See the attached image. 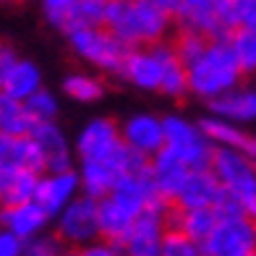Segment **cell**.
Wrapping results in <instances>:
<instances>
[{
  "instance_id": "cell-1",
  "label": "cell",
  "mask_w": 256,
  "mask_h": 256,
  "mask_svg": "<svg viewBox=\"0 0 256 256\" xmlns=\"http://www.w3.org/2000/svg\"><path fill=\"white\" fill-rule=\"evenodd\" d=\"M120 76L144 92H162L168 97H183L188 89V68L178 58L172 42H157L152 48H134Z\"/></svg>"
},
{
  "instance_id": "cell-2",
  "label": "cell",
  "mask_w": 256,
  "mask_h": 256,
  "mask_svg": "<svg viewBox=\"0 0 256 256\" xmlns=\"http://www.w3.org/2000/svg\"><path fill=\"white\" fill-rule=\"evenodd\" d=\"M172 21L176 18L149 0H110L104 29H110L128 48H152L165 42Z\"/></svg>"
},
{
  "instance_id": "cell-3",
  "label": "cell",
  "mask_w": 256,
  "mask_h": 256,
  "mask_svg": "<svg viewBox=\"0 0 256 256\" xmlns=\"http://www.w3.org/2000/svg\"><path fill=\"white\" fill-rule=\"evenodd\" d=\"M243 71L230 50L228 37L212 40L204 55L196 63L188 66V89L196 97L212 102L217 97L228 94V92L238 89Z\"/></svg>"
},
{
  "instance_id": "cell-4",
  "label": "cell",
  "mask_w": 256,
  "mask_h": 256,
  "mask_svg": "<svg viewBox=\"0 0 256 256\" xmlns=\"http://www.w3.org/2000/svg\"><path fill=\"white\" fill-rule=\"evenodd\" d=\"M68 42H71V50L81 60H86L89 66L100 68L104 74H118V76L134 50L104 26L74 29V32H68Z\"/></svg>"
},
{
  "instance_id": "cell-5",
  "label": "cell",
  "mask_w": 256,
  "mask_h": 256,
  "mask_svg": "<svg viewBox=\"0 0 256 256\" xmlns=\"http://www.w3.org/2000/svg\"><path fill=\"white\" fill-rule=\"evenodd\" d=\"M165 149L178 154L191 170L212 168L214 144L206 138L199 123H191L180 115H168L165 118Z\"/></svg>"
},
{
  "instance_id": "cell-6",
  "label": "cell",
  "mask_w": 256,
  "mask_h": 256,
  "mask_svg": "<svg viewBox=\"0 0 256 256\" xmlns=\"http://www.w3.org/2000/svg\"><path fill=\"white\" fill-rule=\"evenodd\" d=\"M55 236L68 246H89L100 240V199L81 194L55 217Z\"/></svg>"
},
{
  "instance_id": "cell-7",
  "label": "cell",
  "mask_w": 256,
  "mask_h": 256,
  "mask_svg": "<svg viewBox=\"0 0 256 256\" xmlns=\"http://www.w3.org/2000/svg\"><path fill=\"white\" fill-rule=\"evenodd\" d=\"M202 251L204 256H246L256 251V222L246 214L220 217Z\"/></svg>"
},
{
  "instance_id": "cell-8",
  "label": "cell",
  "mask_w": 256,
  "mask_h": 256,
  "mask_svg": "<svg viewBox=\"0 0 256 256\" xmlns=\"http://www.w3.org/2000/svg\"><path fill=\"white\" fill-rule=\"evenodd\" d=\"M170 209L172 206H152L138 214L120 243L123 256H160L162 240L170 228Z\"/></svg>"
},
{
  "instance_id": "cell-9",
  "label": "cell",
  "mask_w": 256,
  "mask_h": 256,
  "mask_svg": "<svg viewBox=\"0 0 256 256\" xmlns=\"http://www.w3.org/2000/svg\"><path fill=\"white\" fill-rule=\"evenodd\" d=\"M212 170L217 180L222 183V188L230 191L236 199L256 183V160L238 152V149L217 146L212 157Z\"/></svg>"
},
{
  "instance_id": "cell-10",
  "label": "cell",
  "mask_w": 256,
  "mask_h": 256,
  "mask_svg": "<svg viewBox=\"0 0 256 256\" xmlns=\"http://www.w3.org/2000/svg\"><path fill=\"white\" fill-rule=\"evenodd\" d=\"M78 191H81L78 170L71 168V170H60V172H42L34 202L50 217H58L78 196Z\"/></svg>"
},
{
  "instance_id": "cell-11",
  "label": "cell",
  "mask_w": 256,
  "mask_h": 256,
  "mask_svg": "<svg viewBox=\"0 0 256 256\" xmlns=\"http://www.w3.org/2000/svg\"><path fill=\"white\" fill-rule=\"evenodd\" d=\"M123 144V134L110 118L89 120L76 136V154L81 160H104L112 157Z\"/></svg>"
},
{
  "instance_id": "cell-12",
  "label": "cell",
  "mask_w": 256,
  "mask_h": 256,
  "mask_svg": "<svg viewBox=\"0 0 256 256\" xmlns=\"http://www.w3.org/2000/svg\"><path fill=\"white\" fill-rule=\"evenodd\" d=\"M120 134L128 146L142 152L149 160L165 149V118H157V115H149V112L131 115L120 126Z\"/></svg>"
},
{
  "instance_id": "cell-13",
  "label": "cell",
  "mask_w": 256,
  "mask_h": 256,
  "mask_svg": "<svg viewBox=\"0 0 256 256\" xmlns=\"http://www.w3.org/2000/svg\"><path fill=\"white\" fill-rule=\"evenodd\" d=\"M222 183L217 180L214 170L212 168H202V170H191L188 178H186L183 188L176 196V204L178 209H206V206H214L222 196Z\"/></svg>"
},
{
  "instance_id": "cell-14",
  "label": "cell",
  "mask_w": 256,
  "mask_h": 256,
  "mask_svg": "<svg viewBox=\"0 0 256 256\" xmlns=\"http://www.w3.org/2000/svg\"><path fill=\"white\" fill-rule=\"evenodd\" d=\"M34 144L40 146L42 160H44V172H60V170H71V144L63 134V128L55 120L48 123H37L32 128Z\"/></svg>"
},
{
  "instance_id": "cell-15",
  "label": "cell",
  "mask_w": 256,
  "mask_h": 256,
  "mask_svg": "<svg viewBox=\"0 0 256 256\" xmlns=\"http://www.w3.org/2000/svg\"><path fill=\"white\" fill-rule=\"evenodd\" d=\"M78 178H81V191L86 196H92V199H104V196L112 194V188L123 178V170H120L115 154L104 157V160H81Z\"/></svg>"
},
{
  "instance_id": "cell-16",
  "label": "cell",
  "mask_w": 256,
  "mask_h": 256,
  "mask_svg": "<svg viewBox=\"0 0 256 256\" xmlns=\"http://www.w3.org/2000/svg\"><path fill=\"white\" fill-rule=\"evenodd\" d=\"M50 220L52 217L34 199L24 204H14V206H0V228L10 230L21 240H32V238L42 236Z\"/></svg>"
},
{
  "instance_id": "cell-17",
  "label": "cell",
  "mask_w": 256,
  "mask_h": 256,
  "mask_svg": "<svg viewBox=\"0 0 256 256\" xmlns=\"http://www.w3.org/2000/svg\"><path fill=\"white\" fill-rule=\"evenodd\" d=\"M149 172H152V180H154L162 199L176 204V196L183 188L191 168L186 165L178 154H172L170 149H162V152H157L152 160H149Z\"/></svg>"
},
{
  "instance_id": "cell-18",
  "label": "cell",
  "mask_w": 256,
  "mask_h": 256,
  "mask_svg": "<svg viewBox=\"0 0 256 256\" xmlns=\"http://www.w3.org/2000/svg\"><path fill=\"white\" fill-rule=\"evenodd\" d=\"M176 21H178L180 29L199 32V34H204V37H209V40L228 37L222 24H220L214 0H180Z\"/></svg>"
},
{
  "instance_id": "cell-19",
  "label": "cell",
  "mask_w": 256,
  "mask_h": 256,
  "mask_svg": "<svg viewBox=\"0 0 256 256\" xmlns=\"http://www.w3.org/2000/svg\"><path fill=\"white\" fill-rule=\"evenodd\" d=\"M37 170L44 172V160L32 136H8L0 134V172L8 170Z\"/></svg>"
},
{
  "instance_id": "cell-20",
  "label": "cell",
  "mask_w": 256,
  "mask_h": 256,
  "mask_svg": "<svg viewBox=\"0 0 256 256\" xmlns=\"http://www.w3.org/2000/svg\"><path fill=\"white\" fill-rule=\"evenodd\" d=\"M202 131L206 134V138L214 146H225V149H238V152L248 154L256 160V138L248 136L238 123H230L225 118H217V115H209L202 123Z\"/></svg>"
},
{
  "instance_id": "cell-21",
  "label": "cell",
  "mask_w": 256,
  "mask_h": 256,
  "mask_svg": "<svg viewBox=\"0 0 256 256\" xmlns=\"http://www.w3.org/2000/svg\"><path fill=\"white\" fill-rule=\"evenodd\" d=\"M209 110L230 123H251L256 120V89H232L209 102Z\"/></svg>"
},
{
  "instance_id": "cell-22",
  "label": "cell",
  "mask_w": 256,
  "mask_h": 256,
  "mask_svg": "<svg viewBox=\"0 0 256 256\" xmlns=\"http://www.w3.org/2000/svg\"><path fill=\"white\" fill-rule=\"evenodd\" d=\"M220 222V214L214 206L206 209H170V228H176L180 232H186L188 238H194L196 243H204L212 236L214 225Z\"/></svg>"
},
{
  "instance_id": "cell-23",
  "label": "cell",
  "mask_w": 256,
  "mask_h": 256,
  "mask_svg": "<svg viewBox=\"0 0 256 256\" xmlns=\"http://www.w3.org/2000/svg\"><path fill=\"white\" fill-rule=\"evenodd\" d=\"M40 176L37 170H8L0 172V206H14V204H24L32 202L40 186Z\"/></svg>"
},
{
  "instance_id": "cell-24",
  "label": "cell",
  "mask_w": 256,
  "mask_h": 256,
  "mask_svg": "<svg viewBox=\"0 0 256 256\" xmlns=\"http://www.w3.org/2000/svg\"><path fill=\"white\" fill-rule=\"evenodd\" d=\"M34 126H37V123H34L26 102L10 97L8 92H0V134L29 136Z\"/></svg>"
},
{
  "instance_id": "cell-25",
  "label": "cell",
  "mask_w": 256,
  "mask_h": 256,
  "mask_svg": "<svg viewBox=\"0 0 256 256\" xmlns=\"http://www.w3.org/2000/svg\"><path fill=\"white\" fill-rule=\"evenodd\" d=\"M40 89H42V71L37 68V63L24 60V58L16 63V68L10 71L6 86H3V92H8L10 97L24 100V102H26L32 94H37Z\"/></svg>"
},
{
  "instance_id": "cell-26",
  "label": "cell",
  "mask_w": 256,
  "mask_h": 256,
  "mask_svg": "<svg viewBox=\"0 0 256 256\" xmlns=\"http://www.w3.org/2000/svg\"><path fill=\"white\" fill-rule=\"evenodd\" d=\"M214 3L225 34L243 26H256V0H214Z\"/></svg>"
},
{
  "instance_id": "cell-27",
  "label": "cell",
  "mask_w": 256,
  "mask_h": 256,
  "mask_svg": "<svg viewBox=\"0 0 256 256\" xmlns=\"http://www.w3.org/2000/svg\"><path fill=\"white\" fill-rule=\"evenodd\" d=\"M108 8L110 0H78L74 6L71 16L66 21V34L74 29H89V26H104L108 21Z\"/></svg>"
},
{
  "instance_id": "cell-28",
  "label": "cell",
  "mask_w": 256,
  "mask_h": 256,
  "mask_svg": "<svg viewBox=\"0 0 256 256\" xmlns=\"http://www.w3.org/2000/svg\"><path fill=\"white\" fill-rule=\"evenodd\" d=\"M230 50L236 55V60L240 66L243 74H254L256 71V29L243 26L228 34Z\"/></svg>"
},
{
  "instance_id": "cell-29",
  "label": "cell",
  "mask_w": 256,
  "mask_h": 256,
  "mask_svg": "<svg viewBox=\"0 0 256 256\" xmlns=\"http://www.w3.org/2000/svg\"><path fill=\"white\" fill-rule=\"evenodd\" d=\"M63 92L76 102H97L104 94V84L92 74H68L63 78Z\"/></svg>"
},
{
  "instance_id": "cell-30",
  "label": "cell",
  "mask_w": 256,
  "mask_h": 256,
  "mask_svg": "<svg viewBox=\"0 0 256 256\" xmlns=\"http://www.w3.org/2000/svg\"><path fill=\"white\" fill-rule=\"evenodd\" d=\"M209 37H204V34L199 32H188V29H180V34L176 40H172V48H176L178 58L186 63V68H188L191 63H196L199 58L204 55V50L209 48Z\"/></svg>"
},
{
  "instance_id": "cell-31",
  "label": "cell",
  "mask_w": 256,
  "mask_h": 256,
  "mask_svg": "<svg viewBox=\"0 0 256 256\" xmlns=\"http://www.w3.org/2000/svg\"><path fill=\"white\" fill-rule=\"evenodd\" d=\"M160 256H204V251H202V243H196L186 232H180L176 228H168Z\"/></svg>"
},
{
  "instance_id": "cell-32",
  "label": "cell",
  "mask_w": 256,
  "mask_h": 256,
  "mask_svg": "<svg viewBox=\"0 0 256 256\" xmlns=\"http://www.w3.org/2000/svg\"><path fill=\"white\" fill-rule=\"evenodd\" d=\"M26 108H29V112H32L34 123H48V120H55V118H58L60 104H58V100H55L52 92H48V89L42 86L37 94H32V97L26 100Z\"/></svg>"
},
{
  "instance_id": "cell-33",
  "label": "cell",
  "mask_w": 256,
  "mask_h": 256,
  "mask_svg": "<svg viewBox=\"0 0 256 256\" xmlns=\"http://www.w3.org/2000/svg\"><path fill=\"white\" fill-rule=\"evenodd\" d=\"M63 248H60V238L58 236H37L32 240H24V251L21 256H60Z\"/></svg>"
},
{
  "instance_id": "cell-34",
  "label": "cell",
  "mask_w": 256,
  "mask_h": 256,
  "mask_svg": "<svg viewBox=\"0 0 256 256\" xmlns=\"http://www.w3.org/2000/svg\"><path fill=\"white\" fill-rule=\"evenodd\" d=\"M76 3L78 0H42V10H44V16H48V21L52 26L66 29V21L71 16Z\"/></svg>"
},
{
  "instance_id": "cell-35",
  "label": "cell",
  "mask_w": 256,
  "mask_h": 256,
  "mask_svg": "<svg viewBox=\"0 0 256 256\" xmlns=\"http://www.w3.org/2000/svg\"><path fill=\"white\" fill-rule=\"evenodd\" d=\"M18 60H21L18 52L10 48L8 42H0V92H3V86H6V81H8L10 71L16 68Z\"/></svg>"
},
{
  "instance_id": "cell-36",
  "label": "cell",
  "mask_w": 256,
  "mask_h": 256,
  "mask_svg": "<svg viewBox=\"0 0 256 256\" xmlns=\"http://www.w3.org/2000/svg\"><path fill=\"white\" fill-rule=\"evenodd\" d=\"M76 256H123V251H120V246H115V243L100 238L94 243H89V246H81L76 251Z\"/></svg>"
},
{
  "instance_id": "cell-37",
  "label": "cell",
  "mask_w": 256,
  "mask_h": 256,
  "mask_svg": "<svg viewBox=\"0 0 256 256\" xmlns=\"http://www.w3.org/2000/svg\"><path fill=\"white\" fill-rule=\"evenodd\" d=\"M21 251H24V240L10 230L0 228V256H21Z\"/></svg>"
},
{
  "instance_id": "cell-38",
  "label": "cell",
  "mask_w": 256,
  "mask_h": 256,
  "mask_svg": "<svg viewBox=\"0 0 256 256\" xmlns=\"http://www.w3.org/2000/svg\"><path fill=\"white\" fill-rule=\"evenodd\" d=\"M149 3H154L157 8H162V10H165V14H170L172 18H176L178 8H180V0H149Z\"/></svg>"
},
{
  "instance_id": "cell-39",
  "label": "cell",
  "mask_w": 256,
  "mask_h": 256,
  "mask_svg": "<svg viewBox=\"0 0 256 256\" xmlns=\"http://www.w3.org/2000/svg\"><path fill=\"white\" fill-rule=\"evenodd\" d=\"M60 256H76V251H63Z\"/></svg>"
},
{
  "instance_id": "cell-40",
  "label": "cell",
  "mask_w": 256,
  "mask_h": 256,
  "mask_svg": "<svg viewBox=\"0 0 256 256\" xmlns=\"http://www.w3.org/2000/svg\"><path fill=\"white\" fill-rule=\"evenodd\" d=\"M0 3H21V0H0Z\"/></svg>"
},
{
  "instance_id": "cell-41",
  "label": "cell",
  "mask_w": 256,
  "mask_h": 256,
  "mask_svg": "<svg viewBox=\"0 0 256 256\" xmlns=\"http://www.w3.org/2000/svg\"><path fill=\"white\" fill-rule=\"evenodd\" d=\"M246 256H256V251H251V254H246Z\"/></svg>"
}]
</instances>
